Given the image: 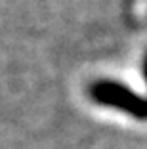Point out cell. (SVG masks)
I'll use <instances>...</instances> for the list:
<instances>
[{
    "mask_svg": "<svg viewBox=\"0 0 147 149\" xmlns=\"http://www.w3.org/2000/svg\"><path fill=\"white\" fill-rule=\"evenodd\" d=\"M95 97L105 103H111V105H118V107H124L126 111H132V113H145V103L134 97L130 92L122 90L121 86L117 84H98L94 88Z\"/></svg>",
    "mask_w": 147,
    "mask_h": 149,
    "instance_id": "obj_1",
    "label": "cell"
}]
</instances>
